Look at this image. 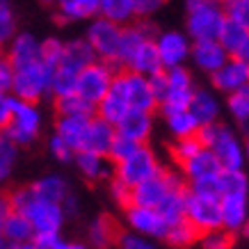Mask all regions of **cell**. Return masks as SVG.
I'll list each match as a JSON object with an SVG mask.
<instances>
[{"label":"cell","mask_w":249,"mask_h":249,"mask_svg":"<svg viewBox=\"0 0 249 249\" xmlns=\"http://www.w3.org/2000/svg\"><path fill=\"white\" fill-rule=\"evenodd\" d=\"M91 62H96V55L89 48V44L85 41V37L62 41V53H60V62H57L60 69L78 73V71H83Z\"/></svg>","instance_id":"cb8c5ba5"},{"label":"cell","mask_w":249,"mask_h":249,"mask_svg":"<svg viewBox=\"0 0 249 249\" xmlns=\"http://www.w3.org/2000/svg\"><path fill=\"white\" fill-rule=\"evenodd\" d=\"M126 213V224H128V231H135V233L149 238V240H162L167 233V224L162 215H160L156 208H146V206H135L130 204L128 208H124Z\"/></svg>","instance_id":"9a60e30c"},{"label":"cell","mask_w":249,"mask_h":249,"mask_svg":"<svg viewBox=\"0 0 249 249\" xmlns=\"http://www.w3.org/2000/svg\"><path fill=\"white\" fill-rule=\"evenodd\" d=\"M114 242H117V249H156L153 240L135 233V231H121L117 233Z\"/></svg>","instance_id":"ee69618b"},{"label":"cell","mask_w":249,"mask_h":249,"mask_svg":"<svg viewBox=\"0 0 249 249\" xmlns=\"http://www.w3.org/2000/svg\"><path fill=\"white\" fill-rule=\"evenodd\" d=\"M16 162H18V149L2 137L0 140V188H5V183L12 178Z\"/></svg>","instance_id":"74e56055"},{"label":"cell","mask_w":249,"mask_h":249,"mask_svg":"<svg viewBox=\"0 0 249 249\" xmlns=\"http://www.w3.org/2000/svg\"><path fill=\"white\" fill-rule=\"evenodd\" d=\"M185 199H188V183L185 178H181L172 185V190L165 195V199L158 204L156 211L162 215L167 224H174L178 219H185Z\"/></svg>","instance_id":"4316f807"},{"label":"cell","mask_w":249,"mask_h":249,"mask_svg":"<svg viewBox=\"0 0 249 249\" xmlns=\"http://www.w3.org/2000/svg\"><path fill=\"white\" fill-rule=\"evenodd\" d=\"M114 135H117V130H114L112 124H107L106 119L91 114L89 121H87V126H85V133H83V140H80V149H78V151H89V153L107 156Z\"/></svg>","instance_id":"d6986e66"},{"label":"cell","mask_w":249,"mask_h":249,"mask_svg":"<svg viewBox=\"0 0 249 249\" xmlns=\"http://www.w3.org/2000/svg\"><path fill=\"white\" fill-rule=\"evenodd\" d=\"M16 32V18L12 12V2L9 0H0V51L5 48L9 39Z\"/></svg>","instance_id":"b9f144b4"},{"label":"cell","mask_w":249,"mask_h":249,"mask_svg":"<svg viewBox=\"0 0 249 249\" xmlns=\"http://www.w3.org/2000/svg\"><path fill=\"white\" fill-rule=\"evenodd\" d=\"M153 37H156V28L149 23V18L146 21L135 18L133 23L124 25L119 46V69H126V71H133V73L146 78L162 71Z\"/></svg>","instance_id":"6da1fadb"},{"label":"cell","mask_w":249,"mask_h":249,"mask_svg":"<svg viewBox=\"0 0 249 249\" xmlns=\"http://www.w3.org/2000/svg\"><path fill=\"white\" fill-rule=\"evenodd\" d=\"M183 176L176 169H167L160 167L158 174H153L151 178L137 183L133 188V204L146 206V208H158V204L165 199V195L172 190L174 183H178Z\"/></svg>","instance_id":"4fadbf2b"},{"label":"cell","mask_w":249,"mask_h":249,"mask_svg":"<svg viewBox=\"0 0 249 249\" xmlns=\"http://www.w3.org/2000/svg\"><path fill=\"white\" fill-rule=\"evenodd\" d=\"M21 245L14 240H9V238H5V235L0 233V249H18Z\"/></svg>","instance_id":"11a10c76"},{"label":"cell","mask_w":249,"mask_h":249,"mask_svg":"<svg viewBox=\"0 0 249 249\" xmlns=\"http://www.w3.org/2000/svg\"><path fill=\"white\" fill-rule=\"evenodd\" d=\"M110 87L124 98L128 110H144V112L158 110V101H156V94L146 76H140L126 69H117Z\"/></svg>","instance_id":"9c48e42d"},{"label":"cell","mask_w":249,"mask_h":249,"mask_svg":"<svg viewBox=\"0 0 249 249\" xmlns=\"http://www.w3.org/2000/svg\"><path fill=\"white\" fill-rule=\"evenodd\" d=\"M32 245L37 249H64L67 240L62 238L60 233H51V235H35L32 238Z\"/></svg>","instance_id":"681fc988"},{"label":"cell","mask_w":249,"mask_h":249,"mask_svg":"<svg viewBox=\"0 0 249 249\" xmlns=\"http://www.w3.org/2000/svg\"><path fill=\"white\" fill-rule=\"evenodd\" d=\"M219 213H222V229L229 233L240 235L247 229L249 219V199L247 192H229L219 196Z\"/></svg>","instance_id":"e0dca14e"},{"label":"cell","mask_w":249,"mask_h":249,"mask_svg":"<svg viewBox=\"0 0 249 249\" xmlns=\"http://www.w3.org/2000/svg\"><path fill=\"white\" fill-rule=\"evenodd\" d=\"M235 238L238 235L229 233L227 229H213L199 235V242L204 249H231L235 245Z\"/></svg>","instance_id":"ab89813d"},{"label":"cell","mask_w":249,"mask_h":249,"mask_svg":"<svg viewBox=\"0 0 249 249\" xmlns=\"http://www.w3.org/2000/svg\"><path fill=\"white\" fill-rule=\"evenodd\" d=\"M190 114L196 119V124L204 128V126H211V124H217L219 112H222V103L215 91L211 89H201L196 87L192 98H190V106H188Z\"/></svg>","instance_id":"603a6c76"},{"label":"cell","mask_w":249,"mask_h":249,"mask_svg":"<svg viewBox=\"0 0 249 249\" xmlns=\"http://www.w3.org/2000/svg\"><path fill=\"white\" fill-rule=\"evenodd\" d=\"M9 85H12V67L0 51V91H9Z\"/></svg>","instance_id":"f5cc1de1"},{"label":"cell","mask_w":249,"mask_h":249,"mask_svg":"<svg viewBox=\"0 0 249 249\" xmlns=\"http://www.w3.org/2000/svg\"><path fill=\"white\" fill-rule=\"evenodd\" d=\"M53 101H55V112L57 114H80V117H91L94 114V106L83 101L78 94H69V96H60V98H53Z\"/></svg>","instance_id":"8d00e7d4"},{"label":"cell","mask_w":249,"mask_h":249,"mask_svg":"<svg viewBox=\"0 0 249 249\" xmlns=\"http://www.w3.org/2000/svg\"><path fill=\"white\" fill-rule=\"evenodd\" d=\"M12 106H14V96L9 91H0V130L7 126L12 117Z\"/></svg>","instance_id":"f907efd6"},{"label":"cell","mask_w":249,"mask_h":249,"mask_svg":"<svg viewBox=\"0 0 249 249\" xmlns=\"http://www.w3.org/2000/svg\"><path fill=\"white\" fill-rule=\"evenodd\" d=\"M62 213H64V217H76L78 213H80V201H78V196L73 192H69L64 199H62Z\"/></svg>","instance_id":"816d5d0a"},{"label":"cell","mask_w":249,"mask_h":249,"mask_svg":"<svg viewBox=\"0 0 249 249\" xmlns=\"http://www.w3.org/2000/svg\"><path fill=\"white\" fill-rule=\"evenodd\" d=\"M149 83H151V89L156 94L158 110L162 112V117L169 112H176V110H188L190 98L196 89L195 78H192L185 64L162 69L156 76L149 78Z\"/></svg>","instance_id":"3957f363"},{"label":"cell","mask_w":249,"mask_h":249,"mask_svg":"<svg viewBox=\"0 0 249 249\" xmlns=\"http://www.w3.org/2000/svg\"><path fill=\"white\" fill-rule=\"evenodd\" d=\"M9 208L16 213H21L23 217L30 222L32 233L35 235H51V233H60L64 227V213H62L60 204L53 201H44L30 192L28 185H21L9 192Z\"/></svg>","instance_id":"7a4b0ae2"},{"label":"cell","mask_w":249,"mask_h":249,"mask_svg":"<svg viewBox=\"0 0 249 249\" xmlns=\"http://www.w3.org/2000/svg\"><path fill=\"white\" fill-rule=\"evenodd\" d=\"M165 124L169 133L174 135V140H181V137H192L199 133V124L196 119L190 114V110H176V112L165 114Z\"/></svg>","instance_id":"d6a6232c"},{"label":"cell","mask_w":249,"mask_h":249,"mask_svg":"<svg viewBox=\"0 0 249 249\" xmlns=\"http://www.w3.org/2000/svg\"><path fill=\"white\" fill-rule=\"evenodd\" d=\"M227 110L229 114L235 119V124H240L242 128L249 121V87L233 94H227Z\"/></svg>","instance_id":"d590c367"},{"label":"cell","mask_w":249,"mask_h":249,"mask_svg":"<svg viewBox=\"0 0 249 249\" xmlns=\"http://www.w3.org/2000/svg\"><path fill=\"white\" fill-rule=\"evenodd\" d=\"M87 238H89V245L94 249H110L114 245V238H117V227L107 215H101L89 224Z\"/></svg>","instance_id":"1f68e13d"},{"label":"cell","mask_w":249,"mask_h":249,"mask_svg":"<svg viewBox=\"0 0 249 249\" xmlns=\"http://www.w3.org/2000/svg\"><path fill=\"white\" fill-rule=\"evenodd\" d=\"M217 41L227 51L229 57L249 62V25H238V23L227 21L219 32Z\"/></svg>","instance_id":"d4e9b609"},{"label":"cell","mask_w":249,"mask_h":249,"mask_svg":"<svg viewBox=\"0 0 249 249\" xmlns=\"http://www.w3.org/2000/svg\"><path fill=\"white\" fill-rule=\"evenodd\" d=\"M73 162L87 181H107L112 176V162L107 156H101V153L76 151Z\"/></svg>","instance_id":"484cf974"},{"label":"cell","mask_w":249,"mask_h":249,"mask_svg":"<svg viewBox=\"0 0 249 249\" xmlns=\"http://www.w3.org/2000/svg\"><path fill=\"white\" fill-rule=\"evenodd\" d=\"M156 51H158L160 64L162 69L172 67H183L190 60V48H192V39L181 30H165L156 32L153 37Z\"/></svg>","instance_id":"5bb4252c"},{"label":"cell","mask_w":249,"mask_h":249,"mask_svg":"<svg viewBox=\"0 0 249 249\" xmlns=\"http://www.w3.org/2000/svg\"><path fill=\"white\" fill-rule=\"evenodd\" d=\"M114 71L117 69L106 64V62H91L83 71H78L76 76V94L83 101H87L89 106H94L96 110L98 101L106 96L110 85H112V78H114Z\"/></svg>","instance_id":"8fae6325"},{"label":"cell","mask_w":249,"mask_h":249,"mask_svg":"<svg viewBox=\"0 0 249 249\" xmlns=\"http://www.w3.org/2000/svg\"><path fill=\"white\" fill-rule=\"evenodd\" d=\"M140 144L133 142V140H126V137L121 135H114L112 144H110V151H107V158H110V162H119V160H124L126 156H128L133 149H137Z\"/></svg>","instance_id":"f6af8a7d"},{"label":"cell","mask_w":249,"mask_h":249,"mask_svg":"<svg viewBox=\"0 0 249 249\" xmlns=\"http://www.w3.org/2000/svg\"><path fill=\"white\" fill-rule=\"evenodd\" d=\"M222 172V167H219L217 158L213 156L206 146H201L195 156H190L185 162L178 165V174H181L185 183H196V181H206V178H213V176H217Z\"/></svg>","instance_id":"7402d4cb"},{"label":"cell","mask_w":249,"mask_h":249,"mask_svg":"<svg viewBox=\"0 0 249 249\" xmlns=\"http://www.w3.org/2000/svg\"><path fill=\"white\" fill-rule=\"evenodd\" d=\"M28 188L35 196L44 199V201H53V204H62V199L71 192L67 178L60 174H46L37 181H32Z\"/></svg>","instance_id":"83f0119b"},{"label":"cell","mask_w":249,"mask_h":249,"mask_svg":"<svg viewBox=\"0 0 249 249\" xmlns=\"http://www.w3.org/2000/svg\"><path fill=\"white\" fill-rule=\"evenodd\" d=\"M0 233L5 235V238H9V240L18 242V245H23V242H28V240H32V238H35L30 222L23 217L21 213H16V211H9L7 213V217H5V222H2Z\"/></svg>","instance_id":"836d02e7"},{"label":"cell","mask_w":249,"mask_h":249,"mask_svg":"<svg viewBox=\"0 0 249 249\" xmlns=\"http://www.w3.org/2000/svg\"><path fill=\"white\" fill-rule=\"evenodd\" d=\"M117 135L133 140L137 144H146L153 133V112H144V110H128L117 124H114Z\"/></svg>","instance_id":"ffe728a7"},{"label":"cell","mask_w":249,"mask_h":249,"mask_svg":"<svg viewBox=\"0 0 249 249\" xmlns=\"http://www.w3.org/2000/svg\"><path fill=\"white\" fill-rule=\"evenodd\" d=\"M48 151H51V156H53L57 162H73V156H76V151H73L62 137L55 135V133L51 135V140H48Z\"/></svg>","instance_id":"7dc6e473"},{"label":"cell","mask_w":249,"mask_h":249,"mask_svg":"<svg viewBox=\"0 0 249 249\" xmlns=\"http://www.w3.org/2000/svg\"><path fill=\"white\" fill-rule=\"evenodd\" d=\"M185 28L192 41H201V39H217L222 28H224V12L222 5L215 2H206V0H185Z\"/></svg>","instance_id":"ba28073f"},{"label":"cell","mask_w":249,"mask_h":249,"mask_svg":"<svg viewBox=\"0 0 249 249\" xmlns=\"http://www.w3.org/2000/svg\"><path fill=\"white\" fill-rule=\"evenodd\" d=\"M107 181H110V195H112L114 204H119L121 208H128V206L133 204V188L126 185V183H121L119 178H114V176H110Z\"/></svg>","instance_id":"bcb514c9"},{"label":"cell","mask_w":249,"mask_h":249,"mask_svg":"<svg viewBox=\"0 0 249 249\" xmlns=\"http://www.w3.org/2000/svg\"><path fill=\"white\" fill-rule=\"evenodd\" d=\"M199 235L201 233L190 224L188 219H178V222H174V224L167 227V233L162 240L169 242L172 247H190V245L199 242Z\"/></svg>","instance_id":"e575fe53"},{"label":"cell","mask_w":249,"mask_h":249,"mask_svg":"<svg viewBox=\"0 0 249 249\" xmlns=\"http://www.w3.org/2000/svg\"><path fill=\"white\" fill-rule=\"evenodd\" d=\"M41 126H44V114H41L39 103L14 98L12 117H9L7 126L2 128V137L9 140L16 149L30 146L41 133Z\"/></svg>","instance_id":"8992f818"},{"label":"cell","mask_w":249,"mask_h":249,"mask_svg":"<svg viewBox=\"0 0 249 249\" xmlns=\"http://www.w3.org/2000/svg\"><path fill=\"white\" fill-rule=\"evenodd\" d=\"M53 71L55 69L44 60L32 62L28 67L12 69L9 94L14 98H21V101L39 103L41 98L51 96V78H53Z\"/></svg>","instance_id":"5b68a950"},{"label":"cell","mask_w":249,"mask_h":249,"mask_svg":"<svg viewBox=\"0 0 249 249\" xmlns=\"http://www.w3.org/2000/svg\"><path fill=\"white\" fill-rule=\"evenodd\" d=\"M55 9L62 23H87L98 16V0H60Z\"/></svg>","instance_id":"f1b7e54d"},{"label":"cell","mask_w":249,"mask_h":249,"mask_svg":"<svg viewBox=\"0 0 249 249\" xmlns=\"http://www.w3.org/2000/svg\"><path fill=\"white\" fill-rule=\"evenodd\" d=\"M206 2H215V5H222L224 0H206Z\"/></svg>","instance_id":"680465c9"},{"label":"cell","mask_w":249,"mask_h":249,"mask_svg":"<svg viewBox=\"0 0 249 249\" xmlns=\"http://www.w3.org/2000/svg\"><path fill=\"white\" fill-rule=\"evenodd\" d=\"M185 219L199 231H213V229H222V213H219V196L201 195V192H192L188 190V199H185Z\"/></svg>","instance_id":"7c38bea8"},{"label":"cell","mask_w":249,"mask_h":249,"mask_svg":"<svg viewBox=\"0 0 249 249\" xmlns=\"http://www.w3.org/2000/svg\"><path fill=\"white\" fill-rule=\"evenodd\" d=\"M121 28L117 23L107 21L103 16H94L87 21L85 41L89 44L98 62H106L110 67L119 69V46H121Z\"/></svg>","instance_id":"52a82bcc"},{"label":"cell","mask_w":249,"mask_h":249,"mask_svg":"<svg viewBox=\"0 0 249 249\" xmlns=\"http://www.w3.org/2000/svg\"><path fill=\"white\" fill-rule=\"evenodd\" d=\"M98 16H103L117 25H128L135 21L133 0H98Z\"/></svg>","instance_id":"4dcf8cb0"},{"label":"cell","mask_w":249,"mask_h":249,"mask_svg":"<svg viewBox=\"0 0 249 249\" xmlns=\"http://www.w3.org/2000/svg\"><path fill=\"white\" fill-rule=\"evenodd\" d=\"M39 2H41V5H48V7H55L60 0H39Z\"/></svg>","instance_id":"6f0895ef"},{"label":"cell","mask_w":249,"mask_h":249,"mask_svg":"<svg viewBox=\"0 0 249 249\" xmlns=\"http://www.w3.org/2000/svg\"><path fill=\"white\" fill-rule=\"evenodd\" d=\"M76 76L73 71L55 67L53 78H51V96L60 98V96H69V94H76Z\"/></svg>","instance_id":"f35d334b"},{"label":"cell","mask_w":249,"mask_h":249,"mask_svg":"<svg viewBox=\"0 0 249 249\" xmlns=\"http://www.w3.org/2000/svg\"><path fill=\"white\" fill-rule=\"evenodd\" d=\"M2 55L12 69L28 67L32 62L44 60L41 57V39H37L30 32H14V37L2 48Z\"/></svg>","instance_id":"2e32d148"},{"label":"cell","mask_w":249,"mask_h":249,"mask_svg":"<svg viewBox=\"0 0 249 249\" xmlns=\"http://www.w3.org/2000/svg\"><path fill=\"white\" fill-rule=\"evenodd\" d=\"M0 140H2V130H0Z\"/></svg>","instance_id":"91938a15"},{"label":"cell","mask_w":249,"mask_h":249,"mask_svg":"<svg viewBox=\"0 0 249 249\" xmlns=\"http://www.w3.org/2000/svg\"><path fill=\"white\" fill-rule=\"evenodd\" d=\"M64 249H89V245H85V242H69L67 240V245H64Z\"/></svg>","instance_id":"9f6ffc18"},{"label":"cell","mask_w":249,"mask_h":249,"mask_svg":"<svg viewBox=\"0 0 249 249\" xmlns=\"http://www.w3.org/2000/svg\"><path fill=\"white\" fill-rule=\"evenodd\" d=\"M87 121H89V117H80V114H57V119H55V135L62 137L73 151H78Z\"/></svg>","instance_id":"f546056e"},{"label":"cell","mask_w":249,"mask_h":249,"mask_svg":"<svg viewBox=\"0 0 249 249\" xmlns=\"http://www.w3.org/2000/svg\"><path fill=\"white\" fill-rule=\"evenodd\" d=\"M224 18L238 25H249V0H224L222 2Z\"/></svg>","instance_id":"7bdbcfd3"},{"label":"cell","mask_w":249,"mask_h":249,"mask_svg":"<svg viewBox=\"0 0 249 249\" xmlns=\"http://www.w3.org/2000/svg\"><path fill=\"white\" fill-rule=\"evenodd\" d=\"M204 144H201V140L196 135H192V137H181V140H174V144H172V160L176 162V167L181 165V162H185V160L190 158V156H195L199 149H201Z\"/></svg>","instance_id":"60d3db41"},{"label":"cell","mask_w":249,"mask_h":249,"mask_svg":"<svg viewBox=\"0 0 249 249\" xmlns=\"http://www.w3.org/2000/svg\"><path fill=\"white\" fill-rule=\"evenodd\" d=\"M167 0H133V7H135V18L146 21L149 16H153L156 12L165 7Z\"/></svg>","instance_id":"c3c4849f"},{"label":"cell","mask_w":249,"mask_h":249,"mask_svg":"<svg viewBox=\"0 0 249 249\" xmlns=\"http://www.w3.org/2000/svg\"><path fill=\"white\" fill-rule=\"evenodd\" d=\"M213 87L222 94H233V91L247 89L249 87V62L229 57L222 67L211 76Z\"/></svg>","instance_id":"ac0fdd59"},{"label":"cell","mask_w":249,"mask_h":249,"mask_svg":"<svg viewBox=\"0 0 249 249\" xmlns=\"http://www.w3.org/2000/svg\"><path fill=\"white\" fill-rule=\"evenodd\" d=\"M196 137L217 158L222 169H245V160H247L245 144L229 126H222L217 121V124L199 128Z\"/></svg>","instance_id":"277c9868"},{"label":"cell","mask_w":249,"mask_h":249,"mask_svg":"<svg viewBox=\"0 0 249 249\" xmlns=\"http://www.w3.org/2000/svg\"><path fill=\"white\" fill-rule=\"evenodd\" d=\"M12 211L9 208V196H7V192L0 188V229H2V222H5V217H7V213Z\"/></svg>","instance_id":"db71d44e"},{"label":"cell","mask_w":249,"mask_h":249,"mask_svg":"<svg viewBox=\"0 0 249 249\" xmlns=\"http://www.w3.org/2000/svg\"><path fill=\"white\" fill-rule=\"evenodd\" d=\"M160 167L162 165H160L156 151H153L149 144H140V146L133 149L124 160L114 162L112 176L119 178L121 183L130 185V188H135L137 183H142V181H146V178H151L153 174H158Z\"/></svg>","instance_id":"30bf717a"},{"label":"cell","mask_w":249,"mask_h":249,"mask_svg":"<svg viewBox=\"0 0 249 249\" xmlns=\"http://www.w3.org/2000/svg\"><path fill=\"white\" fill-rule=\"evenodd\" d=\"M190 60L195 62V67L199 69V71L213 76V73L229 60V55L217 39H201V41H192Z\"/></svg>","instance_id":"44dd1931"}]
</instances>
